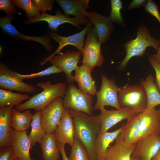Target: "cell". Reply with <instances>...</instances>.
<instances>
[{"mask_svg": "<svg viewBox=\"0 0 160 160\" xmlns=\"http://www.w3.org/2000/svg\"><path fill=\"white\" fill-rule=\"evenodd\" d=\"M160 148V134L157 133L139 140L132 155L141 160H151Z\"/></svg>", "mask_w": 160, "mask_h": 160, "instance_id": "cell-17", "label": "cell"}, {"mask_svg": "<svg viewBox=\"0 0 160 160\" xmlns=\"http://www.w3.org/2000/svg\"><path fill=\"white\" fill-rule=\"evenodd\" d=\"M13 106L0 108V148L11 145L10 139V116Z\"/></svg>", "mask_w": 160, "mask_h": 160, "instance_id": "cell-25", "label": "cell"}, {"mask_svg": "<svg viewBox=\"0 0 160 160\" xmlns=\"http://www.w3.org/2000/svg\"><path fill=\"white\" fill-rule=\"evenodd\" d=\"M146 0H133L131 2L128 6V9L144 7L147 3Z\"/></svg>", "mask_w": 160, "mask_h": 160, "instance_id": "cell-40", "label": "cell"}, {"mask_svg": "<svg viewBox=\"0 0 160 160\" xmlns=\"http://www.w3.org/2000/svg\"><path fill=\"white\" fill-rule=\"evenodd\" d=\"M111 11L109 17L111 21L124 27L127 26L122 17L121 11L123 9L122 3L121 0H111Z\"/></svg>", "mask_w": 160, "mask_h": 160, "instance_id": "cell-33", "label": "cell"}, {"mask_svg": "<svg viewBox=\"0 0 160 160\" xmlns=\"http://www.w3.org/2000/svg\"><path fill=\"white\" fill-rule=\"evenodd\" d=\"M15 160H19L17 157L15 159Z\"/></svg>", "mask_w": 160, "mask_h": 160, "instance_id": "cell-46", "label": "cell"}, {"mask_svg": "<svg viewBox=\"0 0 160 160\" xmlns=\"http://www.w3.org/2000/svg\"><path fill=\"white\" fill-rule=\"evenodd\" d=\"M33 116L29 109L21 112L12 108L10 116L11 127L17 132L26 131L31 127Z\"/></svg>", "mask_w": 160, "mask_h": 160, "instance_id": "cell-27", "label": "cell"}, {"mask_svg": "<svg viewBox=\"0 0 160 160\" xmlns=\"http://www.w3.org/2000/svg\"><path fill=\"white\" fill-rule=\"evenodd\" d=\"M11 1L14 6L25 11L28 19L34 18L41 15L31 0H12Z\"/></svg>", "mask_w": 160, "mask_h": 160, "instance_id": "cell-31", "label": "cell"}, {"mask_svg": "<svg viewBox=\"0 0 160 160\" xmlns=\"http://www.w3.org/2000/svg\"><path fill=\"white\" fill-rule=\"evenodd\" d=\"M75 72L74 80L78 83L79 89L89 94L95 95L97 92L96 87L89 68L82 64L78 66Z\"/></svg>", "mask_w": 160, "mask_h": 160, "instance_id": "cell-22", "label": "cell"}, {"mask_svg": "<svg viewBox=\"0 0 160 160\" xmlns=\"http://www.w3.org/2000/svg\"><path fill=\"white\" fill-rule=\"evenodd\" d=\"M124 47L126 55L117 67L120 71L125 68L129 61L133 57L143 56L147 47H152L157 51L160 47V40L153 36L146 26L142 23L137 28L136 38L126 42Z\"/></svg>", "mask_w": 160, "mask_h": 160, "instance_id": "cell-3", "label": "cell"}, {"mask_svg": "<svg viewBox=\"0 0 160 160\" xmlns=\"http://www.w3.org/2000/svg\"><path fill=\"white\" fill-rule=\"evenodd\" d=\"M68 157L70 160H90L84 146L79 140L75 138Z\"/></svg>", "mask_w": 160, "mask_h": 160, "instance_id": "cell-32", "label": "cell"}, {"mask_svg": "<svg viewBox=\"0 0 160 160\" xmlns=\"http://www.w3.org/2000/svg\"><path fill=\"white\" fill-rule=\"evenodd\" d=\"M16 158L11 145L0 147V160H15Z\"/></svg>", "mask_w": 160, "mask_h": 160, "instance_id": "cell-37", "label": "cell"}, {"mask_svg": "<svg viewBox=\"0 0 160 160\" xmlns=\"http://www.w3.org/2000/svg\"><path fill=\"white\" fill-rule=\"evenodd\" d=\"M62 72V71L59 68L52 65L45 69L37 73L29 74L23 75L20 74L15 71V73L17 77L23 80L24 79H33L37 78H39Z\"/></svg>", "mask_w": 160, "mask_h": 160, "instance_id": "cell-34", "label": "cell"}, {"mask_svg": "<svg viewBox=\"0 0 160 160\" xmlns=\"http://www.w3.org/2000/svg\"><path fill=\"white\" fill-rule=\"evenodd\" d=\"M53 133H46L39 143L43 160H58L60 152Z\"/></svg>", "mask_w": 160, "mask_h": 160, "instance_id": "cell-26", "label": "cell"}, {"mask_svg": "<svg viewBox=\"0 0 160 160\" xmlns=\"http://www.w3.org/2000/svg\"><path fill=\"white\" fill-rule=\"evenodd\" d=\"M65 109L63 98L58 97L41 111L42 115L41 124L47 133L54 132Z\"/></svg>", "mask_w": 160, "mask_h": 160, "instance_id": "cell-11", "label": "cell"}, {"mask_svg": "<svg viewBox=\"0 0 160 160\" xmlns=\"http://www.w3.org/2000/svg\"><path fill=\"white\" fill-rule=\"evenodd\" d=\"M15 15H7L0 17V26L7 35L13 38L25 41H33L39 43L49 52L52 50L51 39L46 36H30L22 34L18 31L11 23L15 18Z\"/></svg>", "mask_w": 160, "mask_h": 160, "instance_id": "cell-13", "label": "cell"}, {"mask_svg": "<svg viewBox=\"0 0 160 160\" xmlns=\"http://www.w3.org/2000/svg\"><path fill=\"white\" fill-rule=\"evenodd\" d=\"M43 21L46 22L49 27L55 32H57V29L60 25L66 23H70L77 28L81 29L82 27L80 25H86L89 20L87 18L70 17L63 15L62 12L57 10L55 15L48 14L46 12L42 13L37 17L25 20V23L31 24Z\"/></svg>", "mask_w": 160, "mask_h": 160, "instance_id": "cell-8", "label": "cell"}, {"mask_svg": "<svg viewBox=\"0 0 160 160\" xmlns=\"http://www.w3.org/2000/svg\"><path fill=\"white\" fill-rule=\"evenodd\" d=\"M36 86L42 88L43 91L25 102L15 106L16 109L20 111L30 109L41 111L57 98H63L67 88L64 82L52 84L49 81L39 82Z\"/></svg>", "mask_w": 160, "mask_h": 160, "instance_id": "cell-2", "label": "cell"}, {"mask_svg": "<svg viewBox=\"0 0 160 160\" xmlns=\"http://www.w3.org/2000/svg\"><path fill=\"white\" fill-rule=\"evenodd\" d=\"M31 97L28 94L12 92L0 89V107L14 106L21 104L23 101L28 100Z\"/></svg>", "mask_w": 160, "mask_h": 160, "instance_id": "cell-30", "label": "cell"}, {"mask_svg": "<svg viewBox=\"0 0 160 160\" xmlns=\"http://www.w3.org/2000/svg\"><path fill=\"white\" fill-rule=\"evenodd\" d=\"M65 13V15L68 17L72 15L81 18H87L85 14L89 7V0H56Z\"/></svg>", "mask_w": 160, "mask_h": 160, "instance_id": "cell-23", "label": "cell"}, {"mask_svg": "<svg viewBox=\"0 0 160 160\" xmlns=\"http://www.w3.org/2000/svg\"><path fill=\"white\" fill-rule=\"evenodd\" d=\"M92 96L78 89L73 84H69L63 97V107L65 109L92 116Z\"/></svg>", "mask_w": 160, "mask_h": 160, "instance_id": "cell-5", "label": "cell"}, {"mask_svg": "<svg viewBox=\"0 0 160 160\" xmlns=\"http://www.w3.org/2000/svg\"><path fill=\"white\" fill-rule=\"evenodd\" d=\"M101 85L100 90L96 95L97 100L93 108L95 111L101 110L106 105L110 106L119 109L121 108L118 98L120 87L117 86L113 78L109 79L103 73L101 75Z\"/></svg>", "mask_w": 160, "mask_h": 160, "instance_id": "cell-6", "label": "cell"}, {"mask_svg": "<svg viewBox=\"0 0 160 160\" xmlns=\"http://www.w3.org/2000/svg\"><path fill=\"white\" fill-rule=\"evenodd\" d=\"M31 160H34L33 159H32Z\"/></svg>", "mask_w": 160, "mask_h": 160, "instance_id": "cell-47", "label": "cell"}, {"mask_svg": "<svg viewBox=\"0 0 160 160\" xmlns=\"http://www.w3.org/2000/svg\"><path fill=\"white\" fill-rule=\"evenodd\" d=\"M144 7L145 11L154 17L160 24L159 8L157 3L152 0H148Z\"/></svg>", "mask_w": 160, "mask_h": 160, "instance_id": "cell-36", "label": "cell"}, {"mask_svg": "<svg viewBox=\"0 0 160 160\" xmlns=\"http://www.w3.org/2000/svg\"><path fill=\"white\" fill-rule=\"evenodd\" d=\"M100 110L101 113L98 115L101 125V132L107 131L119 122L124 120H127L137 114L133 110L128 108L111 110L104 108Z\"/></svg>", "mask_w": 160, "mask_h": 160, "instance_id": "cell-15", "label": "cell"}, {"mask_svg": "<svg viewBox=\"0 0 160 160\" xmlns=\"http://www.w3.org/2000/svg\"><path fill=\"white\" fill-rule=\"evenodd\" d=\"M75 133L73 118L68 109L65 108L53 133L57 141L72 147L74 142Z\"/></svg>", "mask_w": 160, "mask_h": 160, "instance_id": "cell-16", "label": "cell"}, {"mask_svg": "<svg viewBox=\"0 0 160 160\" xmlns=\"http://www.w3.org/2000/svg\"><path fill=\"white\" fill-rule=\"evenodd\" d=\"M56 143L57 145L60 150L63 160H70L66 153L65 150V144L60 143L57 141Z\"/></svg>", "mask_w": 160, "mask_h": 160, "instance_id": "cell-41", "label": "cell"}, {"mask_svg": "<svg viewBox=\"0 0 160 160\" xmlns=\"http://www.w3.org/2000/svg\"><path fill=\"white\" fill-rule=\"evenodd\" d=\"M131 160H141L139 158L132 155Z\"/></svg>", "mask_w": 160, "mask_h": 160, "instance_id": "cell-45", "label": "cell"}, {"mask_svg": "<svg viewBox=\"0 0 160 160\" xmlns=\"http://www.w3.org/2000/svg\"><path fill=\"white\" fill-rule=\"evenodd\" d=\"M42 117L41 111H36L33 115L31 124V131L28 136L30 140L31 149L35 146L36 142L39 143L46 133L41 123Z\"/></svg>", "mask_w": 160, "mask_h": 160, "instance_id": "cell-29", "label": "cell"}, {"mask_svg": "<svg viewBox=\"0 0 160 160\" xmlns=\"http://www.w3.org/2000/svg\"><path fill=\"white\" fill-rule=\"evenodd\" d=\"M136 144H125L122 140L119 134L114 145L110 146L107 150L103 160H131Z\"/></svg>", "mask_w": 160, "mask_h": 160, "instance_id": "cell-20", "label": "cell"}, {"mask_svg": "<svg viewBox=\"0 0 160 160\" xmlns=\"http://www.w3.org/2000/svg\"><path fill=\"white\" fill-rule=\"evenodd\" d=\"M151 160H160V148Z\"/></svg>", "mask_w": 160, "mask_h": 160, "instance_id": "cell-43", "label": "cell"}, {"mask_svg": "<svg viewBox=\"0 0 160 160\" xmlns=\"http://www.w3.org/2000/svg\"><path fill=\"white\" fill-rule=\"evenodd\" d=\"M158 119L159 124V132L160 134V108L158 110Z\"/></svg>", "mask_w": 160, "mask_h": 160, "instance_id": "cell-44", "label": "cell"}, {"mask_svg": "<svg viewBox=\"0 0 160 160\" xmlns=\"http://www.w3.org/2000/svg\"><path fill=\"white\" fill-rule=\"evenodd\" d=\"M118 98L121 108H130L137 114L146 108V94L144 88L140 84L129 85L127 84L120 87L118 93Z\"/></svg>", "mask_w": 160, "mask_h": 160, "instance_id": "cell-4", "label": "cell"}, {"mask_svg": "<svg viewBox=\"0 0 160 160\" xmlns=\"http://www.w3.org/2000/svg\"><path fill=\"white\" fill-rule=\"evenodd\" d=\"M148 61L156 72L155 83L160 93V64L157 62L149 54Z\"/></svg>", "mask_w": 160, "mask_h": 160, "instance_id": "cell-38", "label": "cell"}, {"mask_svg": "<svg viewBox=\"0 0 160 160\" xmlns=\"http://www.w3.org/2000/svg\"><path fill=\"white\" fill-rule=\"evenodd\" d=\"M82 54L79 51L68 50L55 55L49 62L64 72L66 75L67 82L71 84L75 81L72 72L78 66L77 64Z\"/></svg>", "mask_w": 160, "mask_h": 160, "instance_id": "cell-10", "label": "cell"}, {"mask_svg": "<svg viewBox=\"0 0 160 160\" xmlns=\"http://www.w3.org/2000/svg\"><path fill=\"white\" fill-rule=\"evenodd\" d=\"M10 139L15 154L19 160H31L30 154L31 145L27 131L17 132L12 128Z\"/></svg>", "mask_w": 160, "mask_h": 160, "instance_id": "cell-19", "label": "cell"}, {"mask_svg": "<svg viewBox=\"0 0 160 160\" xmlns=\"http://www.w3.org/2000/svg\"><path fill=\"white\" fill-rule=\"evenodd\" d=\"M140 84L144 88L147 98L146 108L155 107L160 105V93L154 81L153 76L149 75L145 79H141Z\"/></svg>", "mask_w": 160, "mask_h": 160, "instance_id": "cell-28", "label": "cell"}, {"mask_svg": "<svg viewBox=\"0 0 160 160\" xmlns=\"http://www.w3.org/2000/svg\"><path fill=\"white\" fill-rule=\"evenodd\" d=\"M92 25L89 20L85 28L80 32L68 36H63L57 34L55 32L50 33L51 39L55 40L59 44V46L55 51L47 58L44 59V62L46 63L56 54L58 55L61 53V49L67 45H71L76 47L82 54L83 47L85 45L84 37Z\"/></svg>", "mask_w": 160, "mask_h": 160, "instance_id": "cell-12", "label": "cell"}, {"mask_svg": "<svg viewBox=\"0 0 160 160\" xmlns=\"http://www.w3.org/2000/svg\"><path fill=\"white\" fill-rule=\"evenodd\" d=\"M160 40V39L159 40ZM156 54L153 55H150L156 60L157 62L160 64V47L158 48L156 51Z\"/></svg>", "mask_w": 160, "mask_h": 160, "instance_id": "cell-42", "label": "cell"}, {"mask_svg": "<svg viewBox=\"0 0 160 160\" xmlns=\"http://www.w3.org/2000/svg\"><path fill=\"white\" fill-rule=\"evenodd\" d=\"M86 34L82 52L83 58L81 62L83 64L87 66L92 71L95 67L102 65L104 58L101 52V44L98 39L93 25Z\"/></svg>", "mask_w": 160, "mask_h": 160, "instance_id": "cell-7", "label": "cell"}, {"mask_svg": "<svg viewBox=\"0 0 160 160\" xmlns=\"http://www.w3.org/2000/svg\"><path fill=\"white\" fill-rule=\"evenodd\" d=\"M158 114V110L155 107L146 108L138 114L140 127V140L159 132Z\"/></svg>", "mask_w": 160, "mask_h": 160, "instance_id": "cell-18", "label": "cell"}, {"mask_svg": "<svg viewBox=\"0 0 160 160\" xmlns=\"http://www.w3.org/2000/svg\"><path fill=\"white\" fill-rule=\"evenodd\" d=\"M122 127V125L114 131L100 132L98 135L95 144L97 160H103L107 150L120 134Z\"/></svg>", "mask_w": 160, "mask_h": 160, "instance_id": "cell-24", "label": "cell"}, {"mask_svg": "<svg viewBox=\"0 0 160 160\" xmlns=\"http://www.w3.org/2000/svg\"><path fill=\"white\" fill-rule=\"evenodd\" d=\"M38 10L42 13H46L47 10H51L55 1L53 0H31Z\"/></svg>", "mask_w": 160, "mask_h": 160, "instance_id": "cell-35", "label": "cell"}, {"mask_svg": "<svg viewBox=\"0 0 160 160\" xmlns=\"http://www.w3.org/2000/svg\"><path fill=\"white\" fill-rule=\"evenodd\" d=\"M68 110L73 119L74 138L79 140L84 146L90 160H97L95 144L101 132L98 115L89 116L83 112Z\"/></svg>", "mask_w": 160, "mask_h": 160, "instance_id": "cell-1", "label": "cell"}, {"mask_svg": "<svg viewBox=\"0 0 160 160\" xmlns=\"http://www.w3.org/2000/svg\"><path fill=\"white\" fill-rule=\"evenodd\" d=\"M0 87L27 93L33 92L36 89L35 85L26 83L18 78L15 71L2 63H0Z\"/></svg>", "mask_w": 160, "mask_h": 160, "instance_id": "cell-9", "label": "cell"}, {"mask_svg": "<svg viewBox=\"0 0 160 160\" xmlns=\"http://www.w3.org/2000/svg\"><path fill=\"white\" fill-rule=\"evenodd\" d=\"M120 134L122 141L128 145L136 144L141 136L140 121L138 114L127 120L126 123L122 124Z\"/></svg>", "mask_w": 160, "mask_h": 160, "instance_id": "cell-21", "label": "cell"}, {"mask_svg": "<svg viewBox=\"0 0 160 160\" xmlns=\"http://www.w3.org/2000/svg\"><path fill=\"white\" fill-rule=\"evenodd\" d=\"M85 15L93 26L100 43H106L115 29L113 23L109 17L104 16L95 11H87Z\"/></svg>", "mask_w": 160, "mask_h": 160, "instance_id": "cell-14", "label": "cell"}, {"mask_svg": "<svg viewBox=\"0 0 160 160\" xmlns=\"http://www.w3.org/2000/svg\"><path fill=\"white\" fill-rule=\"evenodd\" d=\"M0 9L4 11L8 15H12L17 13L14 6L10 0H0Z\"/></svg>", "mask_w": 160, "mask_h": 160, "instance_id": "cell-39", "label": "cell"}]
</instances>
